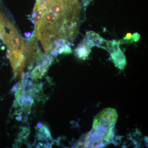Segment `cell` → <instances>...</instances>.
I'll return each instance as SVG.
<instances>
[{
    "label": "cell",
    "instance_id": "7",
    "mask_svg": "<svg viewBox=\"0 0 148 148\" xmlns=\"http://www.w3.org/2000/svg\"><path fill=\"white\" fill-rule=\"evenodd\" d=\"M42 126V123H39L37 124V127L38 128H40Z\"/></svg>",
    "mask_w": 148,
    "mask_h": 148
},
{
    "label": "cell",
    "instance_id": "3",
    "mask_svg": "<svg viewBox=\"0 0 148 148\" xmlns=\"http://www.w3.org/2000/svg\"><path fill=\"white\" fill-rule=\"evenodd\" d=\"M53 57L49 55H47L42 58L39 64L35 67L32 73V78L40 79L44 75L48 68L50 66L53 61Z\"/></svg>",
    "mask_w": 148,
    "mask_h": 148
},
{
    "label": "cell",
    "instance_id": "1",
    "mask_svg": "<svg viewBox=\"0 0 148 148\" xmlns=\"http://www.w3.org/2000/svg\"><path fill=\"white\" fill-rule=\"evenodd\" d=\"M115 109L107 108L101 112L94 119L92 128L98 132H106L112 130L117 119Z\"/></svg>",
    "mask_w": 148,
    "mask_h": 148
},
{
    "label": "cell",
    "instance_id": "5",
    "mask_svg": "<svg viewBox=\"0 0 148 148\" xmlns=\"http://www.w3.org/2000/svg\"><path fill=\"white\" fill-rule=\"evenodd\" d=\"M40 128L39 131L40 133L43 134L47 138L48 141H50L51 140V135L50 132L48 127L45 125H42L41 127H40Z\"/></svg>",
    "mask_w": 148,
    "mask_h": 148
},
{
    "label": "cell",
    "instance_id": "8",
    "mask_svg": "<svg viewBox=\"0 0 148 148\" xmlns=\"http://www.w3.org/2000/svg\"><path fill=\"white\" fill-rule=\"evenodd\" d=\"M86 1H87V0H83V1L84 2H85Z\"/></svg>",
    "mask_w": 148,
    "mask_h": 148
},
{
    "label": "cell",
    "instance_id": "4",
    "mask_svg": "<svg viewBox=\"0 0 148 148\" xmlns=\"http://www.w3.org/2000/svg\"><path fill=\"white\" fill-rule=\"evenodd\" d=\"M89 49L88 47L85 45L84 42L80 46L78 47L76 50V54L79 58L85 59L89 53Z\"/></svg>",
    "mask_w": 148,
    "mask_h": 148
},
{
    "label": "cell",
    "instance_id": "2",
    "mask_svg": "<svg viewBox=\"0 0 148 148\" xmlns=\"http://www.w3.org/2000/svg\"><path fill=\"white\" fill-rule=\"evenodd\" d=\"M112 48H110L111 51V57L114 61L115 66L120 70L124 69L126 65L125 56L117 44L112 43Z\"/></svg>",
    "mask_w": 148,
    "mask_h": 148
},
{
    "label": "cell",
    "instance_id": "6",
    "mask_svg": "<svg viewBox=\"0 0 148 148\" xmlns=\"http://www.w3.org/2000/svg\"><path fill=\"white\" fill-rule=\"evenodd\" d=\"M21 88V84L20 82H18L12 88L11 90H10L11 93H13L14 92H16L19 89Z\"/></svg>",
    "mask_w": 148,
    "mask_h": 148
}]
</instances>
